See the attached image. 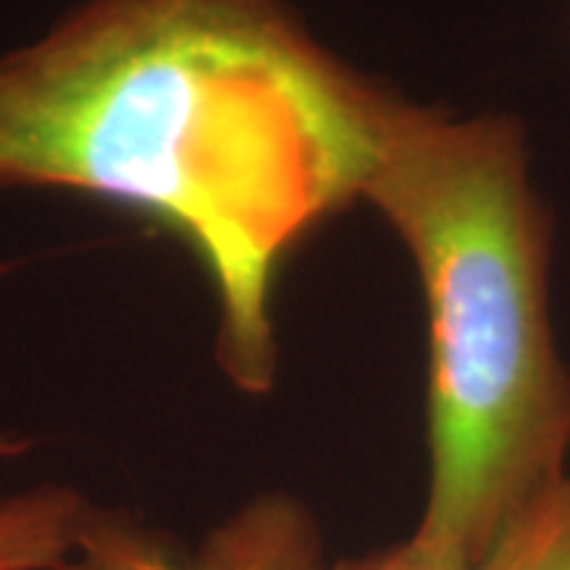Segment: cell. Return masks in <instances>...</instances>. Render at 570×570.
<instances>
[{
  "label": "cell",
  "mask_w": 570,
  "mask_h": 570,
  "mask_svg": "<svg viewBox=\"0 0 570 570\" xmlns=\"http://www.w3.org/2000/svg\"><path fill=\"white\" fill-rule=\"evenodd\" d=\"M390 96L288 0H82L0 55V187L92 194L184 238L225 374L264 393L279 266L362 200Z\"/></svg>",
  "instance_id": "6da1fadb"
},
{
  "label": "cell",
  "mask_w": 570,
  "mask_h": 570,
  "mask_svg": "<svg viewBox=\"0 0 570 570\" xmlns=\"http://www.w3.org/2000/svg\"><path fill=\"white\" fill-rule=\"evenodd\" d=\"M406 245L428 311V489L415 535L469 564L564 475L570 371L549 314L551 219L504 111L393 92L362 184Z\"/></svg>",
  "instance_id": "7a4b0ae2"
},
{
  "label": "cell",
  "mask_w": 570,
  "mask_h": 570,
  "mask_svg": "<svg viewBox=\"0 0 570 570\" xmlns=\"http://www.w3.org/2000/svg\"><path fill=\"white\" fill-rule=\"evenodd\" d=\"M317 554L321 542L302 508L269 498L232 517L197 554L171 551L111 517L82 570H305Z\"/></svg>",
  "instance_id": "3957f363"
},
{
  "label": "cell",
  "mask_w": 570,
  "mask_h": 570,
  "mask_svg": "<svg viewBox=\"0 0 570 570\" xmlns=\"http://www.w3.org/2000/svg\"><path fill=\"white\" fill-rule=\"evenodd\" d=\"M108 520L67 485L0 494V570H80Z\"/></svg>",
  "instance_id": "277c9868"
},
{
  "label": "cell",
  "mask_w": 570,
  "mask_h": 570,
  "mask_svg": "<svg viewBox=\"0 0 570 570\" xmlns=\"http://www.w3.org/2000/svg\"><path fill=\"white\" fill-rule=\"evenodd\" d=\"M472 570H570L568 472L510 517Z\"/></svg>",
  "instance_id": "5b68a950"
},
{
  "label": "cell",
  "mask_w": 570,
  "mask_h": 570,
  "mask_svg": "<svg viewBox=\"0 0 570 570\" xmlns=\"http://www.w3.org/2000/svg\"><path fill=\"white\" fill-rule=\"evenodd\" d=\"M305 570H472V564L456 558V554H450V551L431 546V542L419 539L412 532L406 542L371 551V554L355 558V561H336L330 568L321 564V554H317Z\"/></svg>",
  "instance_id": "8992f818"
},
{
  "label": "cell",
  "mask_w": 570,
  "mask_h": 570,
  "mask_svg": "<svg viewBox=\"0 0 570 570\" xmlns=\"http://www.w3.org/2000/svg\"><path fill=\"white\" fill-rule=\"evenodd\" d=\"M29 450V441H22L17 434H0V460H10V456H20Z\"/></svg>",
  "instance_id": "52a82bcc"
}]
</instances>
